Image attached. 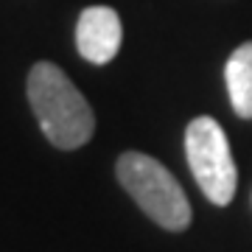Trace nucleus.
Returning a JSON list of instances; mask_svg holds the SVG:
<instances>
[{
	"label": "nucleus",
	"instance_id": "nucleus-1",
	"mask_svg": "<svg viewBox=\"0 0 252 252\" xmlns=\"http://www.w3.org/2000/svg\"><path fill=\"white\" fill-rule=\"evenodd\" d=\"M28 104L36 124L62 152L81 149L95 132V115L79 87L54 62H36L28 73Z\"/></svg>",
	"mask_w": 252,
	"mask_h": 252
},
{
	"label": "nucleus",
	"instance_id": "nucleus-2",
	"mask_svg": "<svg viewBox=\"0 0 252 252\" xmlns=\"http://www.w3.org/2000/svg\"><path fill=\"white\" fill-rule=\"evenodd\" d=\"M118 182L137 207L162 230L180 233L190 224V202L174 174L149 154L126 152L115 162Z\"/></svg>",
	"mask_w": 252,
	"mask_h": 252
},
{
	"label": "nucleus",
	"instance_id": "nucleus-3",
	"mask_svg": "<svg viewBox=\"0 0 252 252\" xmlns=\"http://www.w3.org/2000/svg\"><path fill=\"white\" fill-rule=\"evenodd\" d=\"M185 157L199 190L213 205L224 207L233 202L238 185V168L233 162L230 140L216 118L199 115L185 129Z\"/></svg>",
	"mask_w": 252,
	"mask_h": 252
},
{
	"label": "nucleus",
	"instance_id": "nucleus-4",
	"mask_svg": "<svg viewBox=\"0 0 252 252\" xmlns=\"http://www.w3.org/2000/svg\"><path fill=\"white\" fill-rule=\"evenodd\" d=\"M124 28L121 17L109 6H90L79 14L76 23V48L79 54L93 64H107L112 62L121 51Z\"/></svg>",
	"mask_w": 252,
	"mask_h": 252
},
{
	"label": "nucleus",
	"instance_id": "nucleus-5",
	"mask_svg": "<svg viewBox=\"0 0 252 252\" xmlns=\"http://www.w3.org/2000/svg\"><path fill=\"white\" fill-rule=\"evenodd\" d=\"M227 95L238 118H252V42H244L233 51L224 64Z\"/></svg>",
	"mask_w": 252,
	"mask_h": 252
}]
</instances>
